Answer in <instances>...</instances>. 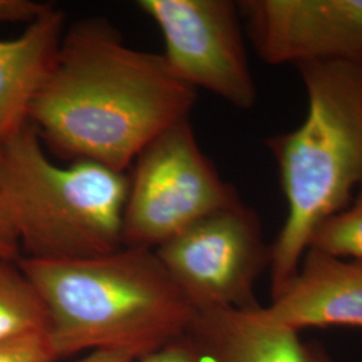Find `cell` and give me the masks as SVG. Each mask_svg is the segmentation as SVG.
Masks as SVG:
<instances>
[{
    "mask_svg": "<svg viewBox=\"0 0 362 362\" xmlns=\"http://www.w3.org/2000/svg\"><path fill=\"white\" fill-rule=\"evenodd\" d=\"M196 97L161 54L130 47L110 21L88 16L66 27L28 124L54 155L125 172L160 133L189 118Z\"/></svg>",
    "mask_w": 362,
    "mask_h": 362,
    "instance_id": "6da1fadb",
    "label": "cell"
},
{
    "mask_svg": "<svg viewBox=\"0 0 362 362\" xmlns=\"http://www.w3.org/2000/svg\"><path fill=\"white\" fill-rule=\"evenodd\" d=\"M18 264L45 305L58 358L105 349L143 357L185 336L196 315L155 250L122 247L76 260L22 257Z\"/></svg>",
    "mask_w": 362,
    "mask_h": 362,
    "instance_id": "7a4b0ae2",
    "label": "cell"
},
{
    "mask_svg": "<svg viewBox=\"0 0 362 362\" xmlns=\"http://www.w3.org/2000/svg\"><path fill=\"white\" fill-rule=\"evenodd\" d=\"M308 112L266 146L278 165L287 215L272 245V298L293 279L318 227L362 187V62L298 64Z\"/></svg>",
    "mask_w": 362,
    "mask_h": 362,
    "instance_id": "3957f363",
    "label": "cell"
},
{
    "mask_svg": "<svg viewBox=\"0 0 362 362\" xmlns=\"http://www.w3.org/2000/svg\"><path fill=\"white\" fill-rule=\"evenodd\" d=\"M128 188L125 172L54 163L30 124L0 145V202L23 258L76 260L122 248Z\"/></svg>",
    "mask_w": 362,
    "mask_h": 362,
    "instance_id": "277c9868",
    "label": "cell"
},
{
    "mask_svg": "<svg viewBox=\"0 0 362 362\" xmlns=\"http://www.w3.org/2000/svg\"><path fill=\"white\" fill-rule=\"evenodd\" d=\"M132 167L122 247L156 250L197 220L242 202L199 146L189 118L160 133Z\"/></svg>",
    "mask_w": 362,
    "mask_h": 362,
    "instance_id": "5b68a950",
    "label": "cell"
},
{
    "mask_svg": "<svg viewBox=\"0 0 362 362\" xmlns=\"http://www.w3.org/2000/svg\"><path fill=\"white\" fill-rule=\"evenodd\" d=\"M155 252L196 313L260 308L255 285L270 267L272 246L257 211L243 202L197 220Z\"/></svg>",
    "mask_w": 362,
    "mask_h": 362,
    "instance_id": "8992f818",
    "label": "cell"
},
{
    "mask_svg": "<svg viewBox=\"0 0 362 362\" xmlns=\"http://www.w3.org/2000/svg\"><path fill=\"white\" fill-rule=\"evenodd\" d=\"M157 25L170 73L240 110L257 103L238 3L230 0H139Z\"/></svg>",
    "mask_w": 362,
    "mask_h": 362,
    "instance_id": "52a82bcc",
    "label": "cell"
},
{
    "mask_svg": "<svg viewBox=\"0 0 362 362\" xmlns=\"http://www.w3.org/2000/svg\"><path fill=\"white\" fill-rule=\"evenodd\" d=\"M238 8L266 64L362 62V0H243Z\"/></svg>",
    "mask_w": 362,
    "mask_h": 362,
    "instance_id": "ba28073f",
    "label": "cell"
},
{
    "mask_svg": "<svg viewBox=\"0 0 362 362\" xmlns=\"http://www.w3.org/2000/svg\"><path fill=\"white\" fill-rule=\"evenodd\" d=\"M272 321L306 327H362V259L309 248L285 288L263 308Z\"/></svg>",
    "mask_w": 362,
    "mask_h": 362,
    "instance_id": "9c48e42d",
    "label": "cell"
},
{
    "mask_svg": "<svg viewBox=\"0 0 362 362\" xmlns=\"http://www.w3.org/2000/svg\"><path fill=\"white\" fill-rule=\"evenodd\" d=\"M187 336L204 362H334L299 332L272 321L263 306L199 311Z\"/></svg>",
    "mask_w": 362,
    "mask_h": 362,
    "instance_id": "30bf717a",
    "label": "cell"
},
{
    "mask_svg": "<svg viewBox=\"0 0 362 362\" xmlns=\"http://www.w3.org/2000/svg\"><path fill=\"white\" fill-rule=\"evenodd\" d=\"M65 30V13L50 4L19 35L0 40V145L28 125L31 105L52 71Z\"/></svg>",
    "mask_w": 362,
    "mask_h": 362,
    "instance_id": "8fae6325",
    "label": "cell"
},
{
    "mask_svg": "<svg viewBox=\"0 0 362 362\" xmlns=\"http://www.w3.org/2000/svg\"><path fill=\"white\" fill-rule=\"evenodd\" d=\"M49 317L18 262L0 259V342L47 333Z\"/></svg>",
    "mask_w": 362,
    "mask_h": 362,
    "instance_id": "7c38bea8",
    "label": "cell"
},
{
    "mask_svg": "<svg viewBox=\"0 0 362 362\" xmlns=\"http://www.w3.org/2000/svg\"><path fill=\"white\" fill-rule=\"evenodd\" d=\"M310 248L341 258L362 259V187L348 207L318 227Z\"/></svg>",
    "mask_w": 362,
    "mask_h": 362,
    "instance_id": "4fadbf2b",
    "label": "cell"
},
{
    "mask_svg": "<svg viewBox=\"0 0 362 362\" xmlns=\"http://www.w3.org/2000/svg\"><path fill=\"white\" fill-rule=\"evenodd\" d=\"M57 358L49 333L0 342V362H54Z\"/></svg>",
    "mask_w": 362,
    "mask_h": 362,
    "instance_id": "5bb4252c",
    "label": "cell"
},
{
    "mask_svg": "<svg viewBox=\"0 0 362 362\" xmlns=\"http://www.w3.org/2000/svg\"><path fill=\"white\" fill-rule=\"evenodd\" d=\"M136 362H204L189 337L182 336L153 350Z\"/></svg>",
    "mask_w": 362,
    "mask_h": 362,
    "instance_id": "9a60e30c",
    "label": "cell"
},
{
    "mask_svg": "<svg viewBox=\"0 0 362 362\" xmlns=\"http://www.w3.org/2000/svg\"><path fill=\"white\" fill-rule=\"evenodd\" d=\"M50 4L34 0H0V23H30Z\"/></svg>",
    "mask_w": 362,
    "mask_h": 362,
    "instance_id": "2e32d148",
    "label": "cell"
},
{
    "mask_svg": "<svg viewBox=\"0 0 362 362\" xmlns=\"http://www.w3.org/2000/svg\"><path fill=\"white\" fill-rule=\"evenodd\" d=\"M21 258V246L11 220L0 202V259L18 262Z\"/></svg>",
    "mask_w": 362,
    "mask_h": 362,
    "instance_id": "e0dca14e",
    "label": "cell"
},
{
    "mask_svg": "<svg viewBox=\"0 0 362 362\" xmlns=\"http://www.w3.org/2000/svg\"><path fill=\"white\" fill-rule=\"evenodd\" d=\"M141 356L129 349H105L90 351L77 362H136Z\"/></svg>",
    "mask_w": 362,
    "mask_h": 362,
    "instance_id": "ac0fdd59",
    "label": "cell"
}]
</instances>
